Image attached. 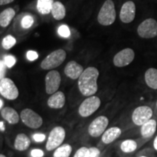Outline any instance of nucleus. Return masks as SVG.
Returning a JSON list of instances; mask_svg holds the SVG:
<instances>
[{"instance_id": "nucleus-36", "label": "nucleus", "mask_w": 157, "mask_h": 157, "mask_svg": "<svg viewBox=\"0 0 157 157\" xmlns=\"http://www.w3.org/2000/svg\"><path fill=\"white\" fill-rule=\"evenodd\" d=\"M14 0H0V5H7V4H10Z\"/></svg>"}, {"instance_id": "nucleus-13", "label": "nucleus", "mask_w": 157, "mask_h": 157, "mask_svg": "<svg viewBox=\"0 0 157 157\" xmlns=\"http://www.w3.org/2000/svg\"><path fill=\"white\" fill-rule=\"evenodd\" d=\"M136 14V6L132 1H127L121 7L119 18L124 23H129L134 21Z\"/></svg>"}, {"instance_id": "nucleus-17", "label": "nucleus", "mask_w": 157, "mask_h": 157, "mask_svg": "<svg viewBox=\"0 0 157 157\" xmlns=\"http://www.w3.org/2000/svg\"><path fill=\"white\" fill-rule=\"evenodd\" d=\"M156 128L157 121L154 119H151L147 122L143 124L142 126H140V134L144 138H150L155 134Z\"/></svg>"}, {"instance_id": "nucleus-26", "label": "nucleus", "mask_w": 157, "mask_h": 157, "mask_svg": "<svg viewBox=\"0 0 157 157\" xmlns=\"http://www.w3.org/2000/svg\"><path fill=\"white\" fill-rule=\"evenodd\" d=\"M16 44V39L11 35L6 36L2 40V47L5 50H10Z\"/></svg>"}, {"instance_id": "nucleus-32", "label": "nucleus", "mask_w": 157, "mask_h": 157, "mask_svg": "<svg viewBox=\"0 0 157 157\" xmlns=\"http://www.w3.org/2000/svg\"><path fill=\"white\" fill-rule=\"evenodd\" d=\"M38 53L33 50L29 51L26 54L27 58H28V60H30V61H34V60H36V59L38 58Z\"/></svg>"}, {"instance_id": "nucleus-35", "label": "nucleus", "mask_w": 157, "mask_h": 157, "mask_svg": "<svg viewBox=\"0 0 157 157\" xmlns=\"http://www.w3.org/2000/svg\"><path fill=\"white\" fill-rule=\"evenodd\" d=\"M5 62L3 61H0V80L2 79L3 78H5V71H6V68H5Z\"/></svg>"}, {"instance_id": "nucleus-20", "label": "nucleus", "mask_w": 157, "mask_h": 157, "mask_svg": "<svg viewBox=\"0 0 157 157\" xmlns=\"http://www.w3.org/2000/svg\"><path fill=\"white\" fill-rule=\"evenodd\" d=\"M147 86L152 90H157V68H150L146 70L144 75Z\"/></svg>"}, {"instance_id": "nucleus-37", "label": "nucleus", "mask_w": 157, "mask_h": 157, "mask_svg": "<svg viewBox=\"0 0 157 157\" xmlns=\"http://www.w3.org/2000/svg\"><path fill=\"white\" fill-rule=\"evenodd\" d=\"M153 146H154V148L155 150L157 151V135L155 137V138L154 140V143H153Z\"/></svg>"}, {"instance_id": "nucleus-23", "label": "nucleus", "mask_w": 157, "mask_h": 157, "mask_svg": "<svg viewBox=\"0 0 157 157\" xmlns=\"http://www.w3.org/2000/svg\"><path fill=\"white\" fill-rule=\"evenodd\" d=\"M54 2V0H37V10L41 14H48L51 12Z\"/></svg>"}, {"instance_id": "nucleus-10", "label": "nucleus", "mask_w": 157, "mask_h": 157, "mask_svg": "<svg viewBox=\"0 0 157 157\" xmlns=\"http://www.w3.org/2000/svg\"><path fill=\"white\" fill-rule=\"evenodd\" d=\"M109 119L105 116H100L92 121L88 127V132L90 136L98 137L104 133L109 125Z\"/></svg>"}, {"instance_id": "nucleus-42", "label": "nucleus", "mask_w": 157, "mask_h": 157, "mask_svg": "<svg viewBox=\"0 0 157 157\" xmlns=\"http://www.w3.org/2000/svg\"><path fill=\"white\" fill-rule=\"evenodd\" d=\"M156 107H157V102H156Z\"/></svg>"}, {"instance_id": "nucleus-22", "label": "nucleus", "mask_w": 157, "mask_h": 157, "mask_svg": "<svg viewBox=\"0 0 157 157\" xmlns=\"http://www.w3.org/2000/svg\"><path fill=\"white\" fill-rule=\"evenodd\" d=\"M51 13L55 19L60 21L66 16V7L60 2H55L51 10Z\"/></svg>"}, {"instance_id": "nucleus-9", "label": "nucleus", "mask_w": 157, "mask_h": 157, "mask_svg": "<svg viewBox=\"0 0 157 157\" xmlns=\"http://www.w3.org/2000/svg\"><path fill=\"white\" fill-rule=\"evenodd\" d=\"M0 94L7 100H15L18 97L19 91L14 82L9 78L0 80Z\"/></svg>"}, {"instance_id": "nucleus-29", "label": "nucleus", "mask_w": 157, "mask_h": 157, "mask_svg": "<svg viewBox=\"0 0 157 157\" xmlns=\"http://www.w3.org/2000/svg\"><path fill=\"white\" fill-rule=\"evenodd\" d=\"M5 64L8 68H12L16 63V59L13 56H7L5 58Z\"/></svg>"}, {"instance_id": "nucleus-3", "label": "nucleus", "mask_w": 157, "mask_h": 157, "mask_svg": "<svg viewBox=\"0 0 157 157\" xmlns=\"http://www.w3.org/2000/svg\"><path fill=\"white\" fill-rule=\"evenodd\" d=\"M66 58V51L59 49L52 52L41 63L40 66L44 70L53 69L60 66Z\"/></svg>"}, {"instance_id": "nucleus-1", "label": "nucleus", "mask_w": 157, "mask_h": 157, "mask_svg": "<svg viewBox=\"0 0 157 157\" xmlns=\"http://www.w3.org/2000/svg\"><path fill=\"white\" fill-rule=\"evenodd\" d=\"M98 76L99 71L95 67H88L84 70L78 81V90L82 95L90 97L97 93Z\"/></svg>"}, {"instance_id": "nucleus-6", "label": "nucleus", "mask_w": 157, "mask_h": 157, "mask_svg": "<svg viewBox=\"0 0 157 157\" xmlns=\"http://www.w3.org/2000/svg\"><path fill=\"white\" fill-rule=\"evenodd\" d=\"M66 137V131L63 127H56L51 130L46 143V149L48 151L58 148L63 142Z\"/></svg>"}, {"instance_id": "nucleus-4", "label": "nucleus", "mask_w": 157, "mask_h": 157, "mask_svg": "<svg viewBox=\"0 0 157 157\" xmlns=\"http://www.w3.org/2000/svg\"><path fill=\"white\" fill-rule=\"evenodd\" d=\"M138 36L143 39H152L157 36V21L154 18H147L137 29Z\"/></svg>"}, {"instance_id": "nucleus-14", "label": "nucleus", "mask_w": 157, "mask_h": 157, "mask_svg": "<svg viewBox=\"0 0 157 157\" xmlns=\"http://www.w3.org/2000/svg\"><path fill=\"white\" fill-rule=\"evenodd\" d=\"M84 70L83 66L76 61L72 60L66 64L64 68V73L68 77L75 80L79 78V76L83 73Z\"/></svg>"}, {"instance_id": "nucleus-30", "label": "nucleus", "mask_w": 157, "mask_h": 157, "mask_svg": "<svg viewBox=\"0 0 157 157\" xmlns=\"http://www.w3.org/2000/svg\"><path fill=\"white\" fill-rule=\"evenodd\" d=\"M100 155H101V151L96 147H91L88 148L87 157H100Z\"/></svg>"}, {"instance_id": "nucleus-31", "label": "nucleus", "mask_w": 157, "mask_h": 157, "mask_svg": "<svg viewBox=\"0 0 157 157\" xmlns=\"http://www.w3.org/2000/svg\"><path fill=\"white\" fill-rule=\"evenodd\" d=\"M87 148H86V147H82V148L78 149L74 157H87Z\"/></svg>"}, {"instance_id": "nucleus-11", "label": "nucleus", "mask_w": 157, "mask_h": 157, "mask_svg": "<svg viewBox=\"0 0 157 157\" xmlns=\"http://www.w3.org/2000/svg\"><path fill=\"white\" fill-rule=\"evenodd\" d=\"M61 82V76L58 71L52 70L47 74L45 77V90L49 95L56 93Z\"/></svg>"}, {"instance_id": "nucleus-24", "label": "nucleus", "mask_w": 157, "mask_h": 157, "mask_svg": "<svg viewBox=\"0 0 157 157\" xmlns=\"http://www.w3.org/2000/svg\"><path fill=\"white\" fill-rule=\"evenodd\" d=\"M137 148V143L135 140H131V139H128V140H124L122 143H121L120 148L121 151L126 154H129V153H132L136 150Z\"/></svg>"}, {"instance_id": "nucleus-38", "label": "nucleus", "mask_w": 157, "mask_h": 157, "mask_svg": "<svg viewBox=\"0 0 157 157\" xmlns=\"http://www.w3.org/2000/svg\"><path fill=\"white\" fill-rule=\"evenodd\" d=\"M0 130L1 131L5 130V124H4L3 121H0Z\"/></svg>"}, {"instance_id": "nucleus-21", "label": "nucleus", "mask_w": 157, "mask_h": 157, "mask_svg": "<svg viewBox=\"0 0 157 157\" xmlns=\"http://www.w3.org/2000/svg\"><path fill=\"white\" fill-rule=\"evenodd\" d=\"M15 15V11L13 8H7L0 13V25L3 28L8 26Z\"/></svg>"}, {"instance_id": "nucleus-2", "label": "nucleus", "mask_w": 157, "mask_h": 157, "mask_svg": "<svg viewBox=\"0 0 157 157\" xmlns=\"http://www.w3.org/2000/svg\"><path fill=\"white\" fill-rule=\"evenodd\" d=\"M117 13H116L114 2L112 0H106L102 5L98 15V21L102 25H112L114 23Z\"/></svg>"}, {"instance_id": "nucleus-39", "label": "nucleus", "mask_w": 157, "mask_h": 157, "mask_svg": "<svg viewBox=\"0 0 157 157\" xmlns=\"http://www.w3.org/2000/svg\"><path fill=\"white\" fill-rule=\"evenodd\" d=\"M2 105H3V101H2L1 99H0V109H1V108L2 107Z\"/></svg>"}, {"instance_id": "nucleus-33", "label": "nucleus", "mask_w": 157, "mask_h": 157, "mask_svg": "<svg viewBox=\"0 0 157 157\" xmlns=\"http://www.w3.org/2000/svg\"><path fill=\"white\" fill-rule=\"evenodd\" d=\"M33 138L36 142H43L46 138V136L42 133H36L33 135Z\"/></svg>"}, {"instance_id": "nucleus-28", "label": "nucleus", "mask_w": 157, "mask_h": 157, "mask_svg": "<svg viewBox=\"0 0 157 157\" xmlns=\"http://www.w3.org/2000/svg\"><path fill=\"white\" fill-rule=\"evenodd\" d=\"M58 34L60 36L64 37V38H67L70 36V30L69 28L66 25H60L58 29Z\"/></svg>"}, {"instance_id": "nucleus-7", "label": "nucleus", "mask_w": 157, "mask_h": 157, "mask_svg": "<svg viewBox=\"0 0 157 157\" xmlns=\"http://www.w3.org/2000/svg\"><path fill=\"white\" fill-rule=\"evenodd\" d=\"M21 118L25 126L31 129L39 128L43 124L42 118L30 109H23L21 111Z\"/></svg>"}, {"instance_id": "nucleus-12", "label": "nucleus", "mask_w": 157, "mask_h": 157, "mask_svg": "<svg viewBox=\"0 0 157 157\" xmlns=\"http://www.w3.org/2000/svg\"><path fill=\"white\" fill-rule=\"evenodd\" d=\"M135 59V52L131 48H125L119 51L113 57V65L117 67L121 68L128 66Z\"/></svg>"}, {"instance_id": "nucleus-34", "label": "nucleus", "mask_w": 157, "mask_h": 157, "mask_svg": "<svg viewBox=\"0 0 157 157\" xmlns=\"http://www.w3.org/2000/svg\"><path fill=\"white\" fill-rule=\"evenodd\" d=\"M44 152L41 149H33L31 152V155L32 157H43Z\"/></svg>"}, {"instance_id": "nucleus-27", "label": "nucleus", "mask_w": 157, "mask_h": 157, "mask_svg": "<svg viewBox=\"0 0 157 157\" xmlns=\"http://www.w3.org/2000/svg\"><path fill=\"white\" fill-rule=\"evenodd\" d=\"M34 18L31 15H25L21 21V25L23 29H29L34 24Z\"/></svg>"}, {"instance_id": "nucleus-40", "label": "nucleus", "mask_w": 157, "mask_h": 157, "mask_svg": "<svg viewBox=\"0 0 157 157\" xmlns=\"http://www.w3.org/2000/svg\"><path fill=\"white\" fill-rule=\"evenodd\" d=\"M0 157H6L5 155H3V154H0Z\"/></svg>"}, {"instance_id": "nucleus-25", "label": "nucleus", "mask_w": 157, "mask_h": 157, "mask_svg": "<svg viewBox=\"0 0 157 157\" xmlns=\"http://www.w3.org/2000/svg\"><path fill=\"white\" fill-rule=\"evenodd\" d=\"M72 151V147L69 144H64L56 148L53 157H69Z\"/></svg>"}, {"instance_id": "nucleus-8", "label": "nucleus", "mask_w": 157, "mask_h": 157, "mask_svg": "<svg viewBox=\"0 0 157 157\" xmlns=\"http://www.w3.org/2000/svg\"><path fill=\"white\" fill-rule=\"evenodd\" d=\"M153 110L148 105H141L135 109L132 113V122L137 126H142L143 124L152 119Z\"/></svg>"}, {"instance_id": "nucleus-18", "label": "nucleus", "mask_w": 157, "mask_h": 157, "mask_svg": "<svg viewBox=\"0 0 157 157\" xmlns=\"http://www.w3.org/2000/svg\"><path fill=\"white\" fill-rule=\"evenodd\" d=\"M2 117L7 122L11 124H15L18 123L20 120V116L14 109L11 107H5L1 111Z\"/></svg>"}, {"instance_id": "nucleus-15", "label": "nucleus", "mask_w": 157, "mask_h": 157, "mask_svg": "<svg viewBox=\"0 0 157 157\" xmlns=\"http://www.w3.org/2000/svg\"><path fill=\"white\" fill-rule=\"evenodd\" d=\"M66 97L63 92L57 91L48 98V105L51 109H60L64 106Z\"/></svg>"}, {"instance_id": "nucleus-16", "label": "nucleus", "mask_w": 157, "mask_h": 157, "mask_svg": "<svg viewBox=\"0 0 157 157\" xmlns=\"http://www.w3.org/2000/svg\"><path fill=\"white\" fill-rule=\"evenodd\" d=\"M121 129L118 127H112L106 129L102 135L101 140L105 144H110L120 136Z\"/></svg>"}, {"instance_id": "nucleus-5", "label": "nucleus", "mask_w": 157, "mask_h": 157, "mask_svg": "<svg viewBox=\"0 0 157 157\" xmlns=\"http://www.w3.org/2000/svg\"><path fill=\"white\" fill-rule=\"evenodd\" d=\"M101 99L97 96H90L82 102L78 108V113L82 117H88L93 114L101 106Z\"/></svg>"}, {"instance_id": "nucleus-41", "label": "nucleus", "mask_w": 157, "mask_h": 157, "mask_svg": "<svg viewBox=\"0 0 157 157\" xmlns=\"http://www.w3.org/2000/svg\"><path fill=\"white\" fill-rule=\"evenodd\" d=\"M140 157H148V156H141Z\"/></svg>"}, {"instance_id": "nucleus-19", "label": "nucleus", "mask_w": 157, "mask_h": 157, "mask_svg": "<svg viewBox=\"0 0 157 157\" xmlns=\"http://www.w3.org/2000/svg\"><path fill=\"white\" fill-rule=\"evenodd\" d=\"M31 145V140L26 135L20 133L15 137L14 146L15 148L19 151H24L29 148Z\"/></svg>"}]
</instances>
